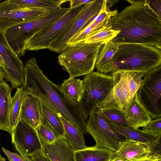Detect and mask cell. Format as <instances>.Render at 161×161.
<instances>
[{"instance_id": "obj_1", "label": "cell", "mask_w": 161, "mask_h": 161, "mask_svg": "<svg viewBox=\"0 0 161 161\" xmlns=\"http://www.w3.org/2000/svg\"><path fill=\"white\" fill-rule=\"evenodd\" d=\"M130 5L112 17L108 24L120 32L111 41L118 45L135 43L161 49V18L147 0H130Z\"/></svg>"}, {"instance_id": "obj_2", "label": "cell", "mask_w": 161, "mask_h": 161, "mask_svg": "<svg viewBox=\"0 0 161 161\" xmlns=\"http://www.w3.org/2000/svg\"><path fill=\"white\" fill-rule=\"evenodd\" d=\"M24 74L25 81L22 87L25 93L38 97L60 117L73 124L83 134H88L80 103L70 100L60 90L59 86L49 80L34 57L26 62Z\"/></svg>"}, {"instance_id": "obj_3", "label": "cell", "mask_w": 161, "mask_h": 161, "mask_svg": "<svg viewBox=\"0 0 161 161\" xmlns=\"http://www.w3.org/2000/svg\"><path fill=\"white\" fill-rule=\"evenodd\" d=\"M114 56L110 73L118 70L146 73L161 65V49L155 47L135 43L118 45Z\"/></svg>"}, {"instance_id": "obj_4", "label": "cell", "mask_w": 161, "mask_h": 161, "mask_svg": "<svg viewBox=\"0 0 161 161\" xmlns=\"http://www.w3.org/2000/svg\"><path fill=\"white\" fill-rule=\"evenodd\" d=\"M111 73L113 87L98 107L101 110L116 109L123 111L132 102L142 83L145 73L139 71L118 70Z\"/></svg>"}, {"instance_id": "obj_5", "label": "cell", "mask_w": 161, "mask_h": 161, "mask_svg": "<svg viewBox=\"0 0 161 161\" xmlns=\"http://www.w3.org/2000/svg\"><path fill=\"white\" fill-rule=\"evenodd\" d=\"M70 9L69 7H61L36 19L9 28L4 32L9 45L19 57L24 55L29 40L37 33L59 20Z\"/></svg>"}, {"instance_id": "obj_6", "label": "cell", "mask_w": 161, "mask_h": 161, "mask_svg": "<svg viewBox=\"0 0 161 161\" xmlns=\"http://www.w3.org/2000/svg\"><path fill=\"white\" fill-rule=\"evenodd\" d=\"M103 45L83 41L68 46L58 56V64L69 74V77L86 75L92 72L95 68Z\"/></svg>"}, {"instance_id": "obj_7", "label": "cell", "mask_w": 161, "mask_h": 161, "mask_svg": "<svg viewBox=\"0 0 161 161\" xmlns=\"http://www.w3.org/2000/svg\"><path fill=\"white\" fill-rule=\"evenodd\" d=\"M85 75L80 103L87 120L93 109L98 107L107 97L113 87V81L111 73H103L97 71Z\"/></svg>"}, {"instance_id": "obj_8", "label": "cell", "mask_w": 161, "mask_h": 161, "mask_svg": "<svg viewBox=\"0 0 161 161\" xmlns=\"http://www.w3.org/2000/svg\"><path fill=\"white\" fill-rule=\"evenodd\" d=\"M86 123V131L94 139L96 147L108 149L114 152L119 148L121 143L125 140L111 127L103 119L101 110L94 108Z\"/></svg>"}, {"instance_id": "obj_9", "label": "cell", "mask_w": 161, "mask_h": 161, "mask_svg": "<svg viewBox=\"0 0 161 161\" xmlns=\"http://www.w3.org/2000/svg\"><path fill=\"white\" fill-rule=\"evenodd\" d=\"M137 95L152 119L161 117V65L145 73Z\"/></svg>"}, {"instance_id": "obj_10", "label": "cell", "mask_w": 161, "mask_h": 161, "mask_svg": "<svg viewBox=\"0 0 161 161\" xmlns=\"http://www.w3.org/2000/svg\"><path fill=\"white\" fill-rule=\"evenodd\" d=\"M87 4L72 8L69 7V10L59 20L35 35L27 42L26 50L37 51L48 49L66 27L79 16Z\"/></svg>"}, {"instance_id": "obj_11", "label": "cell", "mask_w": 161, "mask_h": 161, "mask_svg": "<svg viewBox=\"0 0 161 161\" xmlns=\"http://www.w3.org/2000/svg\"><path fill=\"white\" fill-rule=\"evenodd\" d=\"M103 0H94L88 4L79 16L70 23L48 48L49 50L60 53L67 47V43L78 32L85 24L99 14Z\"/></svg>"}, {"instance_id": "obj_12", "label": "cell", "mask_w": 161, "mask_h": 161, "mask_svg": "<svg viewBox=\"0 0 161 161\" xmlns=\"http://www.w3.org/2000/svg\"><path fill=\"white\" fill-rule=\"evenodd\" d=\"M0 55L4 62L2 67L4 78L9 81L13 89L22 86L25 81V65L9 45L4 32L0 30Z\"/></svg>"}, {"instance_id": "obj_13", "label": "cell", "mask_w": 161, "mask_h": 161, "mask_svg": "<svg viewBox=\"0 0 161 161\" xmlns=\"http://www.w3.org/2000/svg\"><path fill=\"white\" fill-rule=\"evenodd\" d=\"M11 135L15 149L27 161L32 155L42 150L36 130L23 120H19Z\"/></svg>"}, {"instance_id": "obj_14", "label": "cell", "mask_w": 161, "mask_h": 161, "mask_svg": "<svg viewBox=\"0 0 161 161\" xmlns=\"http://www.w3.org/2000/svg\"><path fill=\"white\" fill-rule=\"evenodd\" d=\"M50 12L19 7L12 3L10 0H0V30L5 32L13 26L36 19Z\"/></svg>"}, {"instance_id": "obj_15", "label": "cell", "mask_w": 161, "mask_h": 161, "mask_svg": "<svg viewBox=\"0 0 161 161\" xmlns=\"http://www.w3.org/2000/svg\"><path fill=\"white\" fill-rule=\"evenodd\" d=\"M121 112L130 127L138 129L144 127L152 120L148 112L139 102L137 92L128 108Z\"/></svg>"}, {"instance_id": "obj_16", "label": "cell", "mask_w": 161, "mask_h": 161, "mask_svg": "<svg viewBox=\"0 0 161 161\" xmlns=\"http://www.w3.org/2000/svg\"><path fill=\"white\" fill-rule=\"evenodd\" d=\"M25 93L19 119L25 121L36 130L41 124V101L37 97Z\"/></svg>"}, {"instance_id": "obj_17", "label": "cell", "mask_w": 161, "mask_h": 161, "mask_svg": "<svg viewBox=\"0 0 161 161\" xmlns=\"http://www.w3.org/2000/svg\"><path fill=\"white\" fill-rule=\"evenodd\" d=\"M155 145L126 140L121 143L118 149L115 152V156L124 161H129L154 153L153 147Z\"/></svg>"}, {"instance_id": "obj_18", "label": "cell", "mask_w": 161, "mask_h": 161, "mask_svg": "<svg viewBox=\"0 0 161 161\" xmlns=\"http://www.w3.org/2000/svg\"><path fill=\"white\" fill-rule=\"evenodd\" d=\"M42 146V151L51 161H75V151L64 137L58 138L53 144Z\"/></svg>"}, {"instance_id": "obj_19", "label": "cell", "mask_w": 161, "mask_h": 161, "mask_svg": "<svg viewBox=\"0 0 161 161\" xmlns=\"http://www.w3.org/2000/svg\"><path fill=\"white\" fill-rule=\"evenodd\" d=\"M104 120L118 133L124 136L126 140H131L152 145H155L161 141V134L158 136H154L147 133L138 129L124 126L108 120Z\"/></svg>"}, {"instance_id": "obj_20", "label": "cell", "mask_w": 161, "mask_h": 161, "mask_svg": "<svg viewBox=\"0 0 161 161\" xmlns=\"http://www.w3.org/2000/svg\"><path fill=\"white\" fill-rule=\"evenodd\" d=\"M12 89L3 79L0 81V130L11 135L9 121L12 105Z\"/></svg>"}, {"instance_id": "obj_21", "label": "cell", "mask_w": 161, "mask_h": 161, "mask_svg": "<svg viewBox=\"0 0 161 161\" xmlns=\"http://www.w3.org/2000/svg\"><path fill=\"white\" fill-rule=\"evenodd\" d=\"M41 101V124L52 131L58 138L64 137V128L60 117L52 108Z\"/></svg>"}, {"instance_id": "obj_22", "label": "cell", "mask_w": 161, "mask_h": 161, "mask_svg": "<svg viewBox=\"0 0 161 161\" xmlns=\"http://www.w3.org/2000/svg\"><path fill=\"white\" fill-rule=\"evenodd\" d=\"M115 152L94 146L75 151V161H111Z\"/></svg>"}, {"instance_id": "obj_23", "label": "cell", "mask_w": 161, "mask_h": 161, "mask_svg": "<svg viewBox=\"0 0 161 161\" xmlns=\"http://www.w3.org/2000/svg\"><path fill=\"white\" fill-rule=\"evenodd\" d=\"M119 45L111 41L101 47L95 66L97 71L103 73H110L113 58L118 51Z\"/></svg>"}, {"instance_id": "obj_24", "label": "cell", "mask_w": 161, "mask_h": 161, "mask_svg": "<svg viewBox=\"0 0 161 161\" xmlns=\"http://www.w3.org/2000/svg\"><path fill=\"white\" fill-rule=\"evenodd\" d=\"M64 130V136L67 142L75 151L87 147L83 133L77 127L62 117H60Z\"/></svg>"}, {"instance_id": "obj_25", "label": "cell", "mask_w": 161, "mask_h": 161, "mask_svg": "<svg viewBox=\"0 0 161 161\" xmlns=\"http://www.w3.org/2000/svg\"><path fill=\"white\" fill-rule=\"evenodd\" d=\"M69 0H10L16 6L24 8L40 9L49 11L57 9Z\"/></svg>"}, {"instance_id": "obj_26", "label": "cell", "mask_w": 161, "mask_h": 161, "mask_svg": "<svg viewBox=\"0 0 161 161\" xmlns=\"http://www.w3.org/2000/svg\"><path fill=\"white\" fill-rule=\"evenodd\" d=\"M62 92L72 101L80 103L83 92L82 80L75 77H69L59 86Z\"/></svg>"}, {"instance_id": "obj_27", "label": "cell", "mask_w": 161, "mask_h": 161, "mask_svg": "<svg viewBox=\"0 0 161 161\" xmlns=\"http://www.w3.org/2000/svg\"><path fill=\"white\" fill-rule=\"evenodd\" d=\"M120 32L112 29L108 24L100 29L89 33L84 41L86 43H101L103 45L111 41Z\"/></svg>"}, {"instance_id": "obj_28", "label": "cell", "mask_w": 161, "mask_h": 161, "mask_svg": "<svg viewBox=\"0 0 161 161\" xmlns=\"http://www.w3.org/2000/svg\"><path fill=\"white\" fill-rule=\"evenodd\" d=\"M25 94L22 87H20L17 89L15 94L12 97L9 121L12 132L19 120L21 109Z\"/></svg>"}, {"instance_id": "obj_29", "label": "cell", "mask_w": 161, "mask_h": 161, "mask_svg": "<svg viewBox=\"0 0 161 161\" xmlns=\"http://www.w3.org/2000/svg\"><path fill=\"white\" fill-rule=\"evenodd\" d=\"M101 111L102 117L104 120L122 126L129 127L121 111L116 109L101 110Z\"/></svg>"}, {"instance_id": "obj_30", "label": "cell", "mask_w": 161, "mask_h": 161, "mask_svg": "<svg viewBox=\"0 0 161 161\" xmlns=\"http://www.w3.org/2000/svg\"><path fill=\"white\" fill-rule=\"evenodd\" d=\"M36 130L42 144H53L58 138L52 131L41 124Z\"/></svg>"}, {"instance_id": "obj_31", "label": "cell", "mask_w": 161, "mask_h": 161, "mask_svg": "<svg viewBox=\"0 0 161 161\" xmlns=\"http://www.w3.org/2000/svg\"><path fill=\"white\" fill-rule=\"evenodd\" d=\"M143 132L158 136L161 134V117H157L151 121L142 130Z\"/></svg>"}, {"instance_id": "obj_32", "label": "cell", "mask_w": 161, "mask_h": 161, "mask_svg": "<svg viewBox=\"0 0 161 161\" xmlns=\"http://www.w3.org/2000/svg\"><path fill=\"white\" fill-rule=\"evenodd\" d=\"M151 8L161 18V0H147Z\"/></svg>"}, {"instance_id": "obj_33", "label": "cell", "mask_w": 161, "mask_h": 161, "mask_svg": "<svg viewBox=\"0 0 161 161\" xmlns=\"http://www.w3.org/2000/svg\"><path fill=\"white\" fill-rule=\"evenodd\" d=\"M129 161H161V155L151 153Z\"/></svg>"}, {"instance_id": "obj_34", "label": "cell", "mask_w": 161, "mask_h": 161, "mask_svg": "<svg viewBox=\"0 0 161 161\" xmlns=\"http://www.w3.org/2000/svg\"><path fill=\"white\" fill-rule=\"evenodd\" d=\"M2 149L9 161H27L20 155L10 152L3 147Z\"/></svg>"}, {"instance_id": "obj_35", "label": "cell", "mask_w": 161, "mask_h": 161, "mask_svg": "<svg viewBox=\"0 0 161 161\" xmlns=\"http://www.w3.org/2000/svg\"><path fill=\"white\" fill-rule=\"evenodd\" d=\"M29 161H51L41 150L31 156Z\"/></svg>"}, {"instance_id": "obj_36", "label": "cell", "mask_w": 161, "mask_h": 161, "mask_svg": "<svg viewBox=\"0 0 161 161\" xmlns=\"http://www.w3.org/2000/svg\"><path fill=\"white\" fill-rule=\"evenodd\" d=\"M94 0H69L70 2V8H75L83 4H89L92 2Z\"/></svg>"}, {"instance_id": "obj_37", "label": "cell", "mask_w": 161, "mask_h": 161, "mask_svg": "<svg viewBox=\"0 0 161 161\" xmlns=\"http://www.w3.org/2000/svg\"><path fill=\"white\" fill-rule=\"evenodd\" d=\"M117 2H118V1L106 0L107 8L108 9L110 10V8L113 5Z\"/></svg>"}, {"instance_id": "obj_38", "label": "cell", "mask_w": 161, "mask_h": 161, "mask_svg": "<svg viewBox=\"0 0 161 161\" xmlns=\"http://www.w3.org/2000/svg\"><path fill=\"white\" fill-rule=\"evenodd\" d=\"M4 78V75L2 67L0 65V81Z\"/></svg>"}, {"instance_id": "obj_39", "label": "cell", "mask_w": 161, "mask_h": 161, "mask_svg": "<svg viewBox=\"0 0 161 161\" xmlns=\"http://www.w3.org/2000/svg\"><path fill=\"white\" fill-rule=\"evenodd\" d=\"M111 161H124L121 158L118 157L116 156L114 157L111 160Z\"/></svg>"}, {"instance_id": "obj_40", "label": "cell", "mask_w": 161, "mask_h": 161, "mask_svg": "<svg viewBox=\"0 0 161 161\" xmlns=\"http://www.w3.org/2000/svg\"><path fill=\"white\" fill-rule=\"evenodd\" d=\"M4 62L3 58L0 55V65L2 67H3L4 65Z\"/></svg>"}, {"instance_id": "obj_41", "label": "cell", "mask_w": 161, "mask_h": 161, "mask_svg": "<svg viewBox=\"0 0 161 161\" xmlns=\"http://www.w3.org/2000/svg\"><path fill=\"white\" fill-rule=\"evenodd\" d=\"M0 161H6V159L3 158L1 154H0Z\"/></svg>"}]
</instances>
